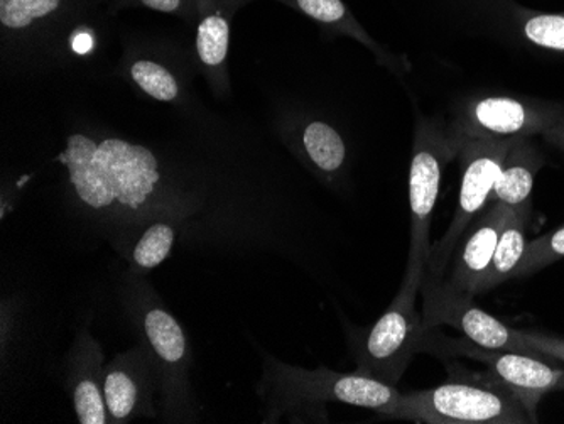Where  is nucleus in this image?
<instances>
[{
	"instance_id": "a211bd4d",
	"label": "nucleus",
	"mask_w": 564,
	"mask_h": 424,
	"mask_svg": "<svg viewBox=\"0 0 564 424\" xmlns=\"http://www.w3.org/2000/svg\"><path fill=\"white\" fill-rule=\"evenodd\" d=\"M275 2H281L282 6H288V8L306 15L307 19H312L326 33L351 37L370 50L379 63L392 65L391 56H388L377 41L369 36L362 24L345 6L344 0H275Z\"/></svg>"
},
{
	"instance_id": "cd10ccee",
	"label": "nucleus",
	"mask_w": 564,
	"mask_h": 424,
	"mask_svg": "<svg viewBox=\"0 0 564 424\" xmlns=\"http://www.w3.org/2000/svg\"><path fill=\"white\" fill-rule=\"evenodd\" d=\"M252 2H253V0H252Z\"/></svg>"
},
{
	"instance_id": "9b49d317",
	"label": "nucleus",
	"mask_w": 564,
	"mask_h": 424,
	"mask_svg": "<svg viewBox=\"0 0 564 424\" xmlns=\"http://www.w3.org/2000/svg\"><path fill=\"white\" fill-rule=\"evenodd\" d=\"M423 300V325L426 330L436 327H452L464 335L467 340L494 350L534 354L528 345L518 338L516 328L507 327L490 313L478 308L474 294L456 286L446 274L434 276L426 272L421 284ZM535 356V354H534Z\"/></svg>"
},
{
	"instance_id": "5701e85b",
	"label": "nucleus",
	"mask_w": 564,
	"mask_h": 424,
	"mask_svg": "<svg viewBox=\"0 0 564 424\" xmlns=\"http://www.w3.org/2000/svg\"><path fill=\"white\" fill-rule=\"evenodd\" d=\"M564 259V226L528 243L514 278H528Z\"/></svg>"
},
{
	"instance_id": "4be33fe9",
	"label": "nucleus",
	"mask_w": 564,
	"mask_h": 424,
	"mask_svg": "<svg viewBox=\"0 0 564 424\" xmlns=\"http://www.w3.org/2000/svg\"><path fill=\"white\" fill-rule=\"evenodd\" d=\"M176 229L166 221H156L142 232L132 249L131 262L134 271L145 272L166 261L173 251Z\"/></svg>"
},
{
	"instance_id": "9d476101",
	"label": "nucleus",
	"mask_w": 564,
	"mask_h": 424,
	"mask_svg": "<svg viewBox=\"0 0 564 424\" xmlns=\"http://www.w3.org/2000/svg\"><path fill=\"white\" fill-rule=\"evenodd\" d=\"M564 116L560 104L485 95L459 107L446 126L453 144L467 139H518L543 134Z\"/></svg>"
},
{
	"instance_id": "1a4fd4ad",
	"label": "nucleus",
	"mask_w": 564,
	"mask_h": 424,
	"mask_svg": "<svg viewBox=\"0 0 564 424\" xmlns=\"http://www.w3.org/2000/svg\"><path fill=\"white\" fill-rule=\"evenodd\" d=\"M456 157L448 129L434 120L420 119L414 132L413 160L409 167V210L411 247L408 265L427 268L430 230L438 202L446 164Z\"/></svg>"
},
{
	"instance_id": "6e6552de",
	"label": "nucleus",
	"mask_w": 564,
	"mask_h": 424,
	"mask_svg": "<svg viewBox=\"0 0 564 424\" xmlns=\"http://www.w3.org/2000/svg\"><path fill=\"white\" fill-rule=\"evenodd\" d=\"M421 352L467 357L489 367L496 379L521 401L532 423L538 421L541 399L551 392L564 391V370L551 366V359L534 354L494 350L467 338L442 337L431 334V330L424 335Z\"/></svg>"
},
{
	"instance_id": "bb28decb",
	"label": "nucleus",
	"mask_w": 564,
	"mask_h": 424,
	"mask_svg": "<svg viewBox=\"0 0 564 424\" xmlns=\"http://www.w3.org/2000/svg\"><path fill=\"white\" fill-rule=\"evenodd\" d=\"M98 6L109 4V0H94Z\"/></svg>"
},
{
	"instance_id": "6ab92c4d",
	"label": "nucleus",
	"mask_w": 564,
	"mask_h": 424,
	"mask_svg": "<svg viewBox=\"0 0 564 424\" xmlns=\"http://www.w3.org/2000/svg\"><path fill=\"white\" fill-rule=\"evenodd\" d=\"M528 218L529 214H521V211L510 208L506 226L500 232L499 242L494 252L492 262L478 284L477 294L494 290L506 281L514 280L516 269L528 249L529 240L525 236Z\"/></svg>"
},
{
	"instance_id": "423d86ee",
	"label": "nucleus",
	"mask_w": 564,
	"mask_h": 424,
	"mask_svg": "<svg viewBox=\"0 0 564 424\" xmlns=\"http://www.w3.org/2000/svg\"><path fill=\"white\" fill-rule=\"evenodd\" d=\"M389 420L424 424L532 423L528 411L502 382H446L401 394Z\"/></svg>"
},
{
	"instance_id": "0eeeda50",
	"label": "nucleus",
	"mask_w": 564,
	"mask_h": 424,
	"mask_svg": "<svg viewBox=\"0 0 564 424\" xmlns=\"http://www.w3.org/2000/svg\"><path fill=\"white\" fill-rule=\"evenodd\" d=\"M519 139V138H518ZM516 139H467L456 142V156L462 166L458 207L443 239L431 247L426 272L434 276L446 274L462 237L470 224L490 204L500 167Z\"/></svg>"
},
{
	"instance_id": "f8f14e48",
	"label": "nucleus",
	"mask_w": 564,
	"mask_h": 424,
	"mask_svg": "<svg viewBox=\"0 0 564 424\" xmlns=\"http://www.w3.org/2000/svg\"><path fill=\"white\" fill-rule=\"evenodd\" d=\"M156 391H160V373L144 345L119 354L104 369V392L110 424L156 417Z\"/></svg>"
},
{
	"instance_id": "f3484780",
	"label": "nucleus",
	"mask_w": 564,
	"mask_h": 424,
	"mask_svg": "<svg viewBox=\"0 0 564 424\" xmlns=\"http://www.w3.org/2000/svg\"><path fill=\"white\" fill-rule=\"evenodd\" d=\"M286 141L294 153L328 183L341 176L347 166V144L340 132L325 120H304L296 129H290Z\"/></svg>"
},
{
	"instance_id": "2eb2a0df",
	"label": "nucleus",
	"mask_w": 564,
	"mask_h": 424,
	"mask_svg": "<svg viewBox=\"0 0 564 424\" xmlns=\"http://www.w3.org/2000/svg\"><path fill=\"white\" fill-rule=\"evenodd\" d=\"M510 208L506 205L490 202L489 207L475 218L474 229L462 237L456 247V256L448 276L452 283L477 294L478 284L492 262Z\"/></svg>"
},
{
	"instance_id": "4468645a",
	"label": "nucleus",
	"mask_w": 564,
	"mask_h": 424,
	"mask_svg": "<svg viewBox=\"0 0 564 424\" xmlns=\"http://www.w3.org/2000/svg\"><path fill=\"white\" fill-rule=\"evenodd\" d=\"M104 360L100 344L82 330L68 359V391L76 420L82 424H110L104 392Z\"/></svg>"
},
{
	"instance_id": "dca6fc26",
	"label": "nucleus",
	"mask_w": 564,
	"mask_h": 424,
	"mask_svg": "<svg viewBox=\"0 0 564 424\" xmlns=\"http://www.w3.org/2000/svg\"><path fill=\"white\" fill-rule=\"evenodd\" d=\"M544 163L546 161L532 138L516 139L500 167L490 202L521 214H531L532 189Z\"/></svg>"
},
{
	"instance_id": "393cba45",
	"label": "nucleus",
	"mask_w": 564,
	"mask_h": 424,
	"mask_svg": "<svg viewBox=\"0 0 564 424\" xmlns=\"http://www.w3.org/2000/svg\"><path fill=\"white\" fill-rule=\"evenodd\" d=\"M518 338L528 345L535 356L564 362V338L529 330H518Z\"/></svg>"
},
{
	"instance_id": "f257e3e1",
	"label": "nucleus",
	"mask_w": 564,
	"mask_h": 424,
	"mask_svg": "<svg viewBox=\"0 0 564 424\" xmlns=\"http://www.w3.org/2000/svg\"><path fill=\"white\" fill-rule=\"evenodd\" d=\"M58 161L68 171L73 195L95 214L139 217L171 195L156 154L116 135L73 132Z\"/></svg>"
},
{
	"instance_id": "20e7f679",
	"label": "nucleus",
	"mask_w": 564,
	"mask_h": 424,
	"mask_svg": "<svg viewBox=\"0 0 564 424\" xmlns=\"http://www.w3.org/2000/svg\"><path fill=\"white\" fill-rule=\"evenodd\" d=\"M426 268L408 265L401 290L383 315L367 330L351 335L355 370L388 385H398L416 354L426 328L417 309Z\"/></svg>"
},
{
	"instance_id": "aec40b11",
	"label": "nucleus",
	"mask_w": 564,
	"mask_h": 424,
	"mask_svg": "<svg viewBox=\"0 0 564 424\" xmlns=\"http://www.w3.org/2000/svg\"><path fill=\"white\" fill-rule=\"evenodd\" d=\"M123 75L141 94L156 102L177 104L183 100V84L176 72L151 55H126Z\"/></svg>"
},
{
	"instance_id": "412c9836",
	"label": "nucleus",
	"mask_w": 564,
	"mask_h": 424,
	"mask_svg": "<svg viewBox=\"0 0 564 424\" xmlns=\"http://www.w3.org/2000/svg\"><path fill=\"white\" fill-rule=\"evenodd\" d=\"M519 30L532 46L564 55V12L522 11Z\"/></svg>"
},
{
	"instance_id": "b1692460",
	"label": "nucleus",
	"mask_w": 564,
	"mask_h": 424,
	"mask_svg": "<svg viewBox=\"0 0 564 424\" xmlns=\"http://www.w3.org/2000/svg\"><path fill=\"white\" fill-rule=\"evenodd\" d=\"M203 2L205 0H109L106 14L116 15L123 9L144 8L161 14L176 15L188 22L189 26H195Z\"/></svg>"
},
{
	"instance_id": "ddd939ff",
	"label": "nucleus",
	"mask_w": 564,
	"mask_h": 424,
	"mask_svg": "<svg viewBox=\"0 0 564 424\" xmlns=\"http://www.w3.org/2000/svg\"><path fill=\"white\" fill-rule=\"evenodd\" d=\"M252 0H205L196 19L195 58L217 97L230 94L228 50L234 15Z\"/></svg>"
},
{
	"instance_id": "7ed1b4c3",
	"label": "nucleus",
	"mask_w": 564,
	"mask_h": 424,
	"mask_svg": "<svg viewBox=\"0 0 564 424\" xmlns=\"http://www.w3.org/2000/svg\"><path fill=\"white\" fill-rule=\"evenodd\" d=\"M259 392L271 410V421L286 414L306 417L328 403L364 407L389 417L402 394L394 385L383 384L357 370L351 373L335 372L326 367L307 370L275 359L265 360Z\"/></svg>"
},
{
	"instance_id": "a878e982",
	"label": "nucleus",
	"mask_w": 564,
	"mask_h": 424,
	"mask_svg": "<svg viewBox=\"0 0 564 424\" xmlns=\"http://www.w3.org/2000/svg\"><path fill=\"white\" fill-rule=\"evenodd\" d=\"M541 135H543L550 144H553L554 148L560 149L561 153H564V116L557 119L556 122Z\"/></svg>"
},
{
	"instance_id": "39448f33",
	"label": "nucleus",
	"mask_w": 564,
	"mask_h": 424,
	"mask_svg": "<svg viewBox=\"0 0 564 424\" xmlns=\"http://www.w3.org/2000/svg\"><path fill=\"white\" fill-rule=\"evenodd\" d=\"M135 328L160 373L161 407L164 420H195L189 388V345L182 325L161 305L148 284L135 283L127 300Z\"/></svg>"
},
{
	"instance_id": "f03ea898",
	"label": "nucleus",
	"mask_w": 564,
	"mask_h": 424,
	"mask_svg": "<svg viewBox=\"0 0 564 424\" xmlns=\"http://www.w3.org/2000/svg\"><path fill=\"white\" fill-rule=\"evenodd\" d=\"M94 0H0L2 55L12 65L53 66L87 55L97 30Z\"/></svg>"
}]
</instances>
